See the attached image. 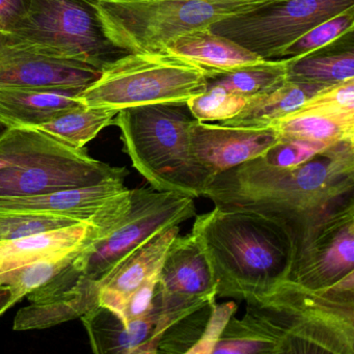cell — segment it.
Instances as JSON below:
<instances>
[{"label": "cell", "mask_w": 354, "mask_h": 354, "mask_svg": "<svg viewBox=\"0 0 354 354\" xmlns=\"http://www.w3.org/2000/svg\"><path fill=\"white\" fill-rule=\"evenodd\" d=\"M287 225L298 244L329 215L354 203V138L327 147L301 165L273 167L260 157L213 176L203 196Z\"/></svg>", "instance_id": "cell-1"}, {"label": "cell", "mask_w": 354, "mask_h": 354, "mask_svg": "<svg viewBox=\"0 0 354 354\" xmlns=\"http://www.w3.org/2000/svg\"><path fill=\"white\" fill-rule=\"evenodd\" d=\"M192 234L206 256L219 297H262L290 279L295 240L287 225L271 217L215 207L196 215Z\"/></svg>", "instance_id": "cell-2"}, {"label": "cell", "mask_w": 354, "mask_h": 354, "mask_svg": "<svg viewBox=\"0 0 354 354\" xmlns=\"http://www.w3.org/2000/svg\"><path fill=\"white\" fill-rule=\"evenodd\" d=\"M242 318L275 344L277 354H354V271L327 290L288 279L246 300Z\"/></svg>", "instance_id": "cell-3"}, {"label": "cell", "mask_w": 354, "mask_h": 354, "mask_svg": "<svg viewBox=\"0 0 354 354\" xmlns=\"http://www.w3.org/2000/svg\"><path fill=\"white\" fill-rule=\"evenodd\" d=\"M194 120L186 102L155 103L121 109L113 124L132 165L151 187L196 198L210 177L190 151Z\"/></svg>", "instance_id": "cell-4"}, {"label": "cell", "mask_w": 354, "mask_h": 354, "mask_svg": "<svg viewBox=\"0 0 354 354\" xmlns=\"http://www.w3.org/2000/svg\"><path fill=\"white\" fill-rule=\"evenodd\" d=\"M196 215L192 196L153 187L128 188L93 217L92 237L74 258L72 268L101 283L138 246Z\"/></svg>", "instance_id": "cell-5"}, {"label": "cell", "mask_w": 354, "mask_h": 354, "mask_svg": "<svg viewBox=\"0 0 354 354\" xmlns=\"http://www.w3.org/2000/svg\"><path fill=\"white\" fill-rule=\"evenodd\" d=\"M9 165L0 169V198H24L126 179L111 167L36 128H10L0 140Z\"/></svg>", "instance_id": "cell-6"}, {"label": "cell", "mask_w": 354, "mask_h": 354, "mask_svg": "<svg viewBox=\"0 0 354 354\" xmlns=\"http://www.w3.org/2000/svg\"><path fill=\"white\" fill-rule=\"evenodd\" d=\"M271 0H98L109 40L125 53H163L174 39Z\"/></svg>", "instance_id": "cell-7"}, {"label": "cell", "mask_w": 354, "mask_h": 354, "mask_svg": "<svg viewBox=\"0 0 354 354\" xmlns=\"http://www.w3.org/2000/svg\"><path fill=\"white\" fill-rule=\"evenodd\" d=\"M208 74L169 53H127L80 95L86 106L119 111L155 103L187 102L208 88Z\"/></svg>", "instance_id": "cell-8"}, {"label": "cell", "mask_w": 354, "mask_h": 354, "mask_svg": "<svg viewBox=\"0 0 354 354\" xmlns=\"http://www.w3.org/2000/svg\"><path fill=\"white\" fill-rule=\"evenodd\" d=\"M6 38L40 55L99 70L127 55L109 40L96 6L86 0H30L28 13Z\"/></svg>", "instance_id": "cell-9"}, {"label": "cell", "mask_w": 354, "mask_h": 354, "mask_svg": "<svg viewBox=\"0 0 354 354\" xmlns=\"http://www.w3.org/2000/svg\"><path fill=\"white\" fill-rule=\"evenodd\" d=\"M351 8L354 0H271L209 28L263 59H277L310 28Z\"/></svg>", "instance_id": "cell-10"}, {"label": "cell", "mask_w": 354, "mask_h": 354, "mask_svg": "<svg viewBox=\"0 0 354 354\" xmlns=\"http://www.w3.org/2000/svg\"><path fill=\"white\" fill-rule=\"evenodd\" d=\"M354 271V203L321 221L296 248L290 279L327 290Z\"/></svg>", "instance_id": "cell-11"}, {"label": "cell", "mask_w": 354, "mask_h": 354, "mask_svg": "<svg viewBox=\"0 0 354 354\" xmlns=\"http://www.w3.org/2000/svg\"><path fill=\"white\" fill-rule=\"evenodd\" d=\"M279 140L274 127L242 128L194 120L189 129L190 151L209 177L263 156Z\"/></svg>", "instance_id": "cell-12"}, {"label": "cell", "mask_w": 354, "mask_h": 354, "mask_svg": "<svg viewBox=\"0 0 354 354\" xmlns=\"http://www.w3.org/2000/svg\"><path fill=\"white\" fill-rule=\"evenodd\" d=\"M101 73L88 64L46 57L0 37V86L88 88Z\"/></svg>", "instance_id": "cell-13"}, {"label": "cell", "mask_w": 354, "mask_h": 354, "mask_svg": "<svg viewBox=\"0 0 354 354\" xmlns=\"http://www.w3.org/2000/svg\"><path fill=\"white\" fill-rule=\"evenodd\" d=\"M157 288L167 296L196 301L216 299V285L200 244L192 233L171 242L158 273Z\"/></svg>", "instance_id": "cell-14"}, {"label": "cell", "mask_w": 354, "mask_h": 354, "mask_svg": "<svg viewBox=\"0 0 354 354\" xmlns=\"http://www.w3.org/2000/svg\"><path fill=\"white\" fill-rule=\"evenodd\" d=\"M77 86H0V122L9 128H38L86 106Z\"/></svg>", "instance_id": "cell-15"}, {"label": "cell", "mask_w": 354, "mask_h": 354, "mask_svg": "<svg viewBox=\"0 0 354 354\" xmlns=\"http://www.w3.org/2000/svg\"><path fill=\"white\" fill-rule=\"evenodd\" d=\"M125 179L111 180L98 185L62 190L24 198H0V214L37 213L69 217L90 223L111 198L127 190Z\"/></svg>", "instance_id": "cell-16"}, {"label": "cell", "mask_w": 354, "mask_h": 354, "mask_svg": "<svg viewBox=\"0 0 354 354\" xmlns=\"http://www.w3.org/2000/svg\"><path fill=\"white\" fill-rule=\"evenodd\" d=\"M179 225L167 227L130 252L100 283L99 302L120 313L127 298L152 277H157Z\"/></svg>", "instance_id": "cell-17"}, {"label": "cell", "mask_w": 354, "mask_h": 354, "mask_svg": "<svg viewBox=\"0 0 354 354\" xmlns=\"http://www.w3.org/2000/svg\"><path fill=\"white\" fill-rule=\"evenodd\" d=\"M165 53L198 66L210 80L264 61L231 39L215 34L210 28L177 37L167 45Z\"/></svg>", "instance_id": "cell-18"}, {"label": "cell", "mask_w": 354, "mask_h": 354, "mask_svg": "<svg viewBox=\"0 0 354 354\" xmlns=\"http://www.w3.org/2000/svg\"><path fill=\"white\" fill-rule=\"evenodd\" d=\"M99 295L100 283L80 275L77 283L70 289L20 308L14 319V329H46L82 318L100 304Z\"/></svg>", "instance_id": "cell-19"}, {"label": "cell", "mask_w": 354, "mask_h": 354, "mask_svg": "<svg viewBox=\"0 0 354 354\" xmlns=\"http://www.w3.org/2000/svg\"><path fill=\"white\" fill-rule=\"evenodd\" d=\"M92 223L0 242V273L32 263L61 258L86 246L92 237Z\"/></svg>", "instance_id": "cell-20"}, {"label": "cell", "mask_w": 354, "mask_h": 354, "mask_svg": "<svg viewBox=\"0 0 354 354\" xmlns=\"http://www.w3.org/2000/svg\"><path fill=\"white\" fill-rule=\"evenodd\" d=\"M327 88L329 86L322 84L286 80L272 91L248 99V104L237 115L219 124L242 128L273 127L277 121L298 111Z\"/></svg>", "instance_id": "cell-21"}, {"label": "cell", "mask_w": 354, "mask_h": 354, "mask_svg": "<svg viewBox=\"0 0 354 354\" xmlns=\"http://www.w3.org/2000/svg\"><path fill=\"white\" fill-rule=\"evenodd\" d=\"M337 43L304 57H290L287 80L330 86L354 80L353 46L337 50Z\"/></svg>", "instance_id": "cell-22"}, {"label": "cell", "mask_w": 354, "mask_h": 354, "mask_svg": "<svg viewBox=\"0 0 354 354\" xmlns=\"http://www.w3.org/2000/svg\"><path fill=\"white\" fill-rule=\"evenodd\" d=\"M279 138L306 140L330 146L354 138V118L335 117L313 111H297L273 125Z\"/></svg>", "instance_id": "cell-23"}, {"label": "cell", "mask_w": 354, "mask_h": 354, "mask_svg": "<svg viewBox=\"0 0 354 354\" xmlns=\"http://www.w3.org/2000/svg\"><path fill=\"white\" fill-rule=\"evenodd\" d=\"M118 111L107 107L82 106L36 128L74 149H84L104 128L113 124Z\"/></svg>", "instance_id": "cell-24"}, {"label": "cell", "mask_w": 354, "mask_h": 354, "mask_svg": "<svg viewBox=\"0 0 354 354\" xmlns=\"http://www.w3.org/2000/svg\"><path fill=\"white\" fill-rule=\"evenodd\" d=\"M291 59H264L209 80L230 92L250 99L272 91L287 80Z\"/></svg>", "instance_id": "cell-25"}, {"label": "cell", "mask_w": 354, "mask_h": 354, "mask_svg": "<svg viewBox=\"0 0 354 354\" xmlns=\"http://www.w3.org/2000/svg\"><path fill=\"white\" fill-rule=\"evenodd\" d=\"M353 26L354 8H351L310 28L286 48L281 59H297L333 46L346 37L353 34Z\"/></svg>", "instance_id": "cell-26"}, {"label": "cell", "mask_w": 354, "mask_h": 354, "mask_svg": "<svg viewBox=\"0 0 354 354\" xmlns=\"http://www.w3.org/2000/svg\"><path fill=\"white\" fill-rule=\"evenodd\" d=\"M82 248L61 258L49 259L0 273V285L9 287L14 299L18 302L30 292L46 285L57 273L69 266Z\"/></svg>", "instance_id": "cell-27"}, {"label": "cell", "mask_w": 354, "mask_h": 354, "mask_svg": "<svg viewBox=\"0 0 354 354\" xmlns=\"http://www.w3.org/2000/svg\"><path fill=\"white\" fill-rule=\"evenodd\" d=\"M248 99L227 88L208 84L202 94L188 100L192 117L198 122H223L237 115L248 104Z\"/></svg>", "instance_id": "cell-28"}, {"label": "cell", "mask_w": 354, "mask_h": 354, "mask_svg": "<svg viewBox=\"0 0 354 354\" xmlns=\"http://www.w3.org/2000/svg\"><path fill=\"white\" fill-rule=\"evenodd\" d=\"M277 354V346L243 318L230 319L212 354Z\"/></svg>", "instance_id": "cell-29"}, {"label": "cell", "mask_w": 354, "mask_h": 354, "mask_svg": "<svg viewBox=\"0 0 354 354\" xmlns=\"http://www.w3.org/2000/svg\"><path fill=\"white\" fill-rule=\"evenodd\" d=\"M77 223L80 221L57 215L6 213L0 214V242L57 231Z\"/></svg>", "instance_id": "cell-30"}, {"label": "cell", "mask_w": 354, "mask_h": 354, "mask_svg": "<svg viewBox=\"0 0 354 354\" xmlns=\"http://www.w3.org/2000/svg\"><path fill=\"white\" fill-rule=\"evenodd\" d=\"M298 111L354 118V80L325 88L312 97Z\"/></svg>", "instance_id": "cell-31"}, {"label": "cell", "mask_w": 354, "mask_h": 354, "mask_svg": "<svg viewBox=\"0 0 354 354\" xmlns=\"http://www.w3.org/2000/svg\"><path fill=\"white\" fill-rule=\"evenodd\" d=\"M327 147L329 146L318 142L279 138V142L271 147L260 158L273 167H296L312 158L317 153L321 152Z\"/></svg>", "instance_id": "cell-32"}, {"label": "cell", "mask_w": 354, "mask_h": 354, "mask_svg": "<svg viewBox=\"0 0 354 354\" xmlns=\"http://www.w3.org/2000/svg\"><path fill=\"white\" fill-rule=\"evenodd\" d=\"M236 310L237 304L234 301L221 304H216V301L213 302L204 331L187 354H212L221 333Z\"/></svg>", "instance_id": "cell-33"}, {"label": "cell", "mask_w": 354, "mask_h": 354, "mask_svg": "<svg viewBox=\"0 0 354 354\" xmlns=\"http://www.w3.org/2000/svg\"><path fill=\"white\" fill-rule=\"evenodd\" d=\"M157 283H158V275L142 283L127 298L123 308L120 313H118L124 322L128 323L140 318L152 310Z\"/></svg>", "instance_id": "cell-34"}, {"label": "cell", "mask_w": 354, "mask_h": 354, "mask_svg": "<svg viewBox=\"0 0 354 354\" xmlns=\"http://www.w3.org/2000/svg\"><path fill=\"white\" fill-rule=\"evenodd\" d=\"M30 0H0V37L13 32L18 22L28 13Z\"/></svg>", "instance_id": "cell-35"}, {"label": "cell", "mask_w": 354, "mask_h": 354, "mask_svg": "<svg viewBox=\"0 0 354 354\" xmlns=\"http://www.w3.org/2000/svg\"><path fill=\"white\" fill-rule=\"evenodd\" d=\"M15 304L17 301L14 299L12 290L7 286L0 285V316Z\"/></svg>", "instance_id": "cell-36"}, {"label": "cell", "mask_w": 354, "mask_h": 354, "mask_svg": "<svg viewBox=\"0 0 354 354\" xmlns=\"http://www.w3.org/2000/svg\"><path fill=\"white\" fill-rule=\"evenodd\" d=\"M9 129L10 128L8 127L7 125H5V124L0 122V138H3V136H5L6 132H7Z\"/></svg>", "instance_id": "cell-37"}, {"label": "cell", "mask_w": 354, "mask_h": 354, "mask_svg": "<svg viewBox=\"0 0 354 354\" xmlns=\"http://www.w3.org/2000/svg\"><path fill=\"white\" fill-rule=\"evenodd\" d=\"M86 1H88V3H93V5H96L97 1L98 0H86Z\"/></svg>", "instance_id": "cell-38"}, {"label": "cell", "mask_w": 354, "mask_h": 354, "mask_svg": "<svg viewBox=\"0 0 354 354\" xmlns=\"http://www.w3.org/2000/svg\"><path fill=\"white\" fill-rule=\"evenodd\" d=\"M3 167V162H1V161H0V169H1V167Z\"/></svg>", "instance_id": "cell-39"}]
</instances>
